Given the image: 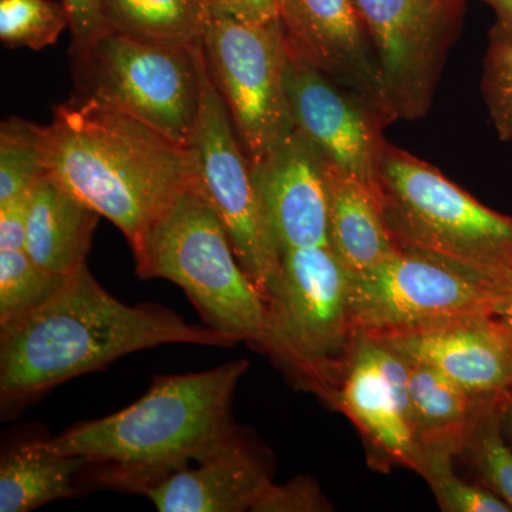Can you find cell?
Returning a JSON list of instances; mask_svg holds the SVG:
<instances>
[{"label": "cell", "instance_id": "6da1fadb", "mask_svg": "<svg viewBox=\"0 0 512 512\" xmlns=\"http://www.w3.org/2000/svg\"><path fill=\"white\" fill-rule=\"evenodd\" d=\"M168 343L232 348L238 342L164 306L126 305L83 265L42 308L0 329L2 406L19 409L74 377Z\"/></svg>", "mask_w": 512, "mask_h": 512}, {"label": "cell", "instance_id": "7a4b0ae2", "mask_svg": "<svg viewBox=\"0 0 512 512\" xmlns=\"http://www.w3.org/2000/svg\"><path fill=\"white\" fill-rule=\"evenodd\" d=\"M248 367L239 359L205 372L156 377L126 409L76 424L45 444L57 454L86 458L94 483L143 495L238 436L232 406Z\"/></svg>", "mask_w": 512, "mask_h": 512}, {"label": "cell", "instance_id": "3957f363", "mask_svg": "<svg viewBox=\"0 0 512 512\" xmlns=\"http://www.w3.org/2000/svg\"><path fill=\"white\" fill-rule=\"evenodd\" d=\"M43 170L123 232L131 248L197 181L191 147L77 94L40 127Z\"/></svg>", "mask_w": 512, "mask_h": 512}, {"label": "cell", "instance_id": "277c9868", "mask_svg": "<svg viewBox=\"0 0 512 512\" xmlns=\"http://www.w3.org/2000/svg\"><path fill=\"white\" fill-rule=\"evenodd\" d=\"M377 194L403 251L439 259L500 288L512 276V218L389 141L380 157Z\"/></svg>", "mask_w": 512, "mask_h": 512}, {"label": "cell", "instance_id": "5b68a950", "mask_svg": "<svg viewBox=\"0 0 512 512\" xmlns=\"http://www.w3.org/2000/svg\"><path fill=\"white\" fill-rule=\"evenodd\" d=\"M349 271L330 245L288 249L265 298V322L252 345L301 389L332 402L357 336Z\"/></svg>", "mask_w": 512, "mask_h": 512}, {"label": "cell", "instance_id": "8992f818", "mask_svg": "<svg viewBox=\"0 0 512 512\" xmlns=\"http://www.w3.org/2000/svg\"><path fill=\"white\" fill-rule=\"evenodd\" d=\"M133 249L141 279L180 286L205 326L254 343L265 301L239 264L227 231L197 181L185 188Z\"/></svg>", "mask_w": 512, "mask_h": 512}, {"label": "cell", "instance_id": "52a82bcc", "mask_svg": "<svg viewBox=\"0 0 512 512\" xmlns=\"http://www.w3.org/2000/svg\"><path fill=\"white\" fill-rule=\"evenodd\" d=\"M200 45H165L106 33L72 52L80 94L190 147L201 103Z\"/></svg>", "mask_w": 512, "mask_h": 512}, {"label": "cell", "instance_id": "ba28073f", "mask_svg": "<svg viewBox=\"0 0 512 512\" xmlns=\"http://www.w3.org/2000/svg\"><path fill=\"white\" fill-rule=\"evenodd\" d=\"M197 59L201 103L190 141L197 183L220 217L239 264L265 301L281 266V248L266 215L254 163L215 87L202 43Z\"/></svg>", "mask_w": 512, "mask_h": 512}, {"label": "cell", "instance_id": "9c48e42d", "mask_svg": "<svg viewBox=\"0 0 512 512\" xmlns=\"http://www.w3.org/2000/svg\"><path fill=\"white\" fill-rule=\"evenodd\" d=\"M205 59L242 146L261 164L295 133L286 67L289 43L281 19L266 25L212 16Z\"/></svg>", "mask_w": 512, "mask_h": 512}, {"label": "cell", "instance_id": "30bf717a", "mask_svg": "<svg viewBox=\"0 0 512 512\" xmlns=\"http://www.w3.org/2000/svg\"><path fill=\"white\" fill-rule=\"evenodd\" d=\"M349 275L353 328L372 338L490 315L500 292V286L456 266L403 249L375 268Z\"/></svg>", "mask_w": 512, "mask_h": 512}, {"label": "cell", "instance_id": "8fae6325", "mask_svg": "<svg viewBox=\"0 0 512 512\" xmlns=\"http://www.w3.org/2000/svg\"><path fill=\"white\" fill-rule=\"evenodd\" d=\"M372 40L394 120H419L433 103L466 0H355Z\"/></svg>", "mask_w": 512, "mask_h": 512}, {"label": "cell", "instance_id": "7c38bea8", "mask_svg": "<svg viewBox=\"0 0 512 512\" xmlns=\"http://www.w3.org/2000/svg\"><path fill=\"white\" fill-rule=\"evenodd\" d=\"M286 90L293 126L323 160L377 190L389 120L289 47Z\"/></svg>", "mask_w": 512, "mask_h": 512}, {"label": "cell", "instance_id": "4fadbf2b", "mask_svg": "<svg viewBox=\"0 0 512 512\" xmlns=\"http://www.w3.org/2000/svg\"><path fill=\"white\" fill-rule=\"evenodd\" d=\"M330 406L345 413L387 460L421 474L424 453L414 436L404 357L357 333Z\"/></svg>", "mask_w": 512, "mask_h": 512}, {"label": "cell", "instance_id": "5bb4252c", "mask_svg": "<svg viewBox=\"0 0 512 512\" xmlns=\"http://www.w3.org/2000/svg\"><path fill=\"white\" fill-rule=\"evenodd\" d=\"M281 22L296 55L396 121L355 0H281Z\"/></svg>", "mask_w": 512, "mask_h": 512}, {"label": "cell", "instance_id": "9a60e30c", "mask_svg": "<svg viewBox=\"0 0 512 512\" xmlns=\"http://www.w3.org/2000/svg\"><path fill=\"white\" fill-rule=\"evenodd\" d=\"M375 339L404 359L439 370L478 404L500 402L512 392V343L490 315L446 320Z\"/></svg>", "mask_w": 512, "mask_h": 512}, {"label": "cell", "instance_id": "2e32d148", "mask_svg": "<svg viewBox=\"0 0 512 512\" xmlns=\"http://www.w3.org/2000/svg\"><path fill=\"white\" fill-rule=\"evenodd\" d=\"M281 254L329 244V192L323 158L298 131L254 164Z\"/></svg>", "mask_w": 512, "mask_h": 512}, {"label": "cell", "instance_id": "e0dca14e", "mask_svg": "<svg viewBox=\"0 0 512 512\" xmlns=\"http://www.w3.org/2000/svg\"><path fill=\"white\" fill-rule=\"evenodd\" d=\"M272 484L262 457L241 434L227 447L171 474L143 495L160 512L252 511Z\"/></svg>", "mask_w": 512, "mask_h": 512}, {"label": "cell", "instance_id": "ac0fdd59", "mask_svg": "<svg viewBox=\"0 0 512 512\" xmlns=\"http://www.w3.org/2000/svg\"><path fill=\"white\" fill-rule=\"evenodd\" d=\"M100 215L42 174L30 192L26 254L43 268L70 275L86 265Z\"/></svg>", "mask_w": 512, "mask_h": 512}, {"label": "cell", "instance_id": "d6986e66", "mask_svg": "<svg viewBox=\"0 0 512 512\" xmlns=\"http://www.w3.org/2000/svg\"><path fill=\"white\" fill-rule=\"evenodd\" d=\"M329 192V244L349 274L375 268L400 251L384 220L379 194L323 160Z\"/></svg>", "mask_w": 512, "mask_h": 512}, {"label": "cell", "instance_id": "ffe728a7", "mask_svg": "<svg viewBox=\"0 0 512 512\" xmlns=\"http://www.w3.org/2000/svg\"><path fill=\"white\" fill-rule=\"evenodd\" d=\"M404 360L409 372L410 416L421 450L424 454L464 453L478 413L485 404L474 402L434 367Z\"/></svg>", "mask_w": 512, "mask_h": 512}, {"label": "cell", "instance_id": "44dd1931", "mask_svg": "<svg viewBox=\"0 0 512 512\" xmlns=\"http://www.w3.org/2000/svg\"><path fill=\"white\" fill-rule=\"evenodd\" d=\"M89 461L50 450L45 439L3 454L0 463V512H28L76 494V477Z\"/></svg>", "mask_w": 512, "mask_h": 512}, {"label": "cell", "instance_id": "7402d4cb", "mask_svg": "<svg viewBox=\"0 0 512 512\" xmlns=\"http://www.w3.org/2000/svg\"><path fill=\"white\" fill-rule=\"evenodd\" d=\"M109 32L165 45H200L212 19L207 0H101Z\"/></svg>", "mask_w": 512, "mask_h": 512}, {"label": "cell", "instance_id": "603a6c76", "mask_svg": "<svg viewBox=\"0 0 512 512\" xmlns=\"http://www.w3.org/2000/svg\"><path fill=\"white\" fill-rule=\"evenodd\" d=\"M67 278L37 264L25 249L0 251V329L42 308Z\"/></svg>", "mask_w": 512, "mask_h": 512}, {"label": "cell", "instance_id": "cb8c5ba5", "mask_svg": "<svg viewBox=\"0 0 512 512\" xmlns=\"http://www.w3.org/2000/svg\"><path fill=\"white\" fill-rule=\"evenodd\" d=\"M43 170L40 126L10 117L0 126V204L28 194Z\"/></svg>", "mask_w": 512, "mask_h": 512}, {"label": "cell", "instance_id": "d4e9b609", "mask_svg": "<svg viewBox=\"0 0 512 512\" xmlns=\"http://www.w3.org/2000/svg\"><path fill=\"white\" fill-rule=\"evenodd\" d=\"M67 28L70 20L62 2L0 0V40L12 49H45L55 45Z\"/></svg>", "mask_w": 512, "mask_h": 512}, {"label": "cell", "instance_id": "484cf974", "mask_svg": "<svg viewBox=\"0 0 512 512\" xmlns=\"http://www.w3.org/2000/svg\"><path fill=\"white\" fill-rule=\"evenodd\" d=\"M497 403L481 407L464 451L487 488L512 508V450L501 430Z\"/></svg>", "mask_w": 512, "mask_h": 512}, {"label": "cell", "instance_id": "4316f807", "mask_svg": "<svg viewBox=\"0 0 512 512\" xmlns=\"http://www.w3.org/2000/svg\"><path fill=\"white\" fill-rule=\"evenodd\" d=\"M453 454L426 453L420 476L426 478L441 510L447 512H512L490 488L468 484L453 471Z\"/></svg>", "mask_w": 512, "mask_h": 512}, {"label": "cell", "instance_id": "83f0119b", "mask_svg": "<svg viewBox=\"0 0 512 512\" xmlns=\"http://www.w3.org/2000/svg\"><path fill=\"white\" fill-rule=\"evenodd\" d=\"M481 87L498 137L512 141V46L490 42Z\"/></svg>", "mask_w": 512, "mask_h": 512}, {"label": "cell", "instance_id": "f1b7e54d", "mask_svg": "<svg viewBox=\"0 0 512 512\" xmlns=\"http://www.w3.org/2000/svg\"><path fill=\"white\" fill-rule=\"evenodd\" d=\"M330 504L320 493L318 484L309 477H299L284 485H269L259 498L255 512L330 511Z\"/></svg>", "mask_w": 512, "mask_h": 512}, {"label": "cell", "instance_id": "f546056e", "mask_svg": "<svg viewBox=\"0 0 512 512\" xmlns=\"http://www.w3.org/2000/svg\"><path fill=\"white\" fill-rule=\"evenodd\" d=\"M67 10L72 30V52H80L109 33L104 22L101 0H60Z\"/></svg>", "mask_w": 512, "mask_h": 512}, {"label": "cell", "instance_id": "4dcf8cb0", "mask_svg": "<svg viewBox=\"0 0 512 512\" xmlns=\"http://www.w3.org/2000/svg\"><path fill=\"white\" fill-rule=\"evenodd\" d=\"M212 16L266 25L281 19V0H207Z\"/></svg>", "mask_w": 512, "mask_h": 512}, {"label": "cell", "instance_id": "1f68e13d", "mask_svg": "<svg viewBox=\"0 0 512 512\" xmlns=\"http://www.w3.org/2000/svg\"><path fill=\"white\" fill-rule=\"evenodd\" d=\"M30 192L0 204V251L25 249Z\"/></svg>", "mask_w": 512, "mask_h": 512}, {"label": "cell", "instance_id": "d6a6232c", "mask_svg": "<svg viewBox=\"0 0 512 512\" xmlns=\"http://www.w3.org/2000/svg\"><path fill=\"white\" fill-rule=\"evenodd\" d=\"M494 10L495 22L490 30V42L512 46V0H481Z\"/></svg>", "mask_w": 512, "mask_h": 512}, {"label": "cell", "instance_id": "836d02e7", "mask_svg": "<svg viewBox=\"0 0 512 512\" xmlns=\"http://www.w3.org/2000/svg\"><path fill=\"white\" fill-rule=\"evenodd\" d=\"M490 316L512 343V276L501 286Z\"/></svg>", "mask_w": 512, "mask_h": 512}, {"label": "cell", "instance_id": "e575fe53", "mask_svg": "<svg viewBox=\"0 0 512 512\" xmlns=\"http://www.w3.org/2000/svg\"><path fill=\"white\" fill-rule=\"evenodd\" d=\"M497 414L504 436L512 443V392L497 403Z\"/></svg>", "mask_w": 512, "mask_h": 512}]
</instances>
